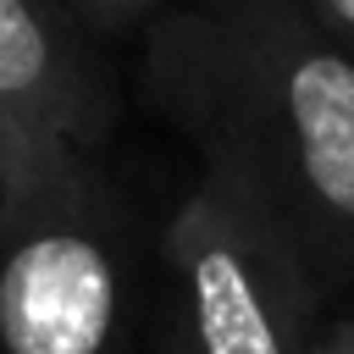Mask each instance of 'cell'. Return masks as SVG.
I'll use <instances>...</instances> for the list:
<instances>
[{"label": "cell", "mask_w": 354, "mask_h": 354, "mask_svg": "<svg viewBox=\"0 0 354 354\" xmlns=\"http://www.w3.org/2000/svg\"><path fill=\"white\" fill-rule=\"evenodd\" d=\"M138 88L199 171L299 243L332 299L354 288V50L299 0H166L144 28Z\"/></svg>", "instance_id": "6da1fadb"}, {"label": "cell", "mask_w": 354, "mask_h": 354, "mask_svg": "<svg viewBox=\"0 0 354 354\" xmlns=\"http://www.w3.org/2000/svg\"><path fill=\"white\" fill-rule=\"evenodd\" d=\"M133 227L100 160L0 183V354H127Z\"/></svg>", "instance_id": "7a4b0ae2"}, {"label": "cell", "mask_w": 354, "mask_h": 354, "mask_svg": "<svg viewBox=\"0 0 354 354\" xmlns=\"http://www.w3.org/2000/svg\"><path fill=\"white\" fill-rule=\"evenodd\" d=\"M160 354H310L332 310L299 243L227 177L199 171L166 210Z\"/></svg>", "instance_id": "3957f363"}, {"label": "cell", "mask_w": 354, "mask_h": 354, "mask_svg": "<svg viewBox=\"0 0 354 354\" xmlns=\"http://www.w3.org/2000/svg\"><path fill=\"white\" fill-rule=\"evenodd\" d=\"M66 0H0V183L88 155L116 127V88Z\"/></svg>", "instance_id": "277c9868"}, {"label": "cell", "mask_w": 354, "mask_h": 354, "mask_svg": "<svg viewBox=\"0 0 354 354\" xmlns=\"http://www.w3.org/2000/svg\"><path fill=\"white\" fill-rule=\"evenodd\" d=\"M166 0H66V11L94 33V39H116V33H144L155 22Z\"/></svg>", "instance_id": "5b68a950"}, {"label": "cell", "mask_w": 354, "mask_h": 354, "mask_svg": "<svg viewBox=\"0 0 354 354\" xmlns=\"http://www.w3.org/2000/svg\"><path fill=\"white\" fill-rule=\"evenodd\" d=\"M321 33H332L343 50H354V0H299Z\"/></svg>", "instance_id": "8992f818"}, {"label": "cell", "mask_w": 354, "mask_h": 354, "mask_svg": "<svg viewBox=\"0 0 354 354\" xmlns=\"http://www.w3.org/2000/svg\"><path fill=\"white\" fill-rule=\"evenodd\" d=\"M310 354H354V315L326 310V321H321V332H315V348H310Z\"/></svg>", "instance_id": "52a82bcc"}]
</instances>
